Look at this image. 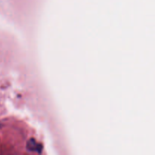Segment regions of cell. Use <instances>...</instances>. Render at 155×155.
Segmentation results:
<instances>
[{"instance_id":"6da1fadb","label":"cell","mask_w":155,"mask_h":155,"mask_svg":"<svg viewBox=\"0 0 155 155\" xmlns=\"http://www.w3.org/2000/svg\"><path fill=\"white\" fill-rule=\"evenodd\" d=\"M27 148L29 151H33V152H40L42 151V146L39 145L35 139H31L28 141L27 144Z\"/></svg>"}]
</instances>
